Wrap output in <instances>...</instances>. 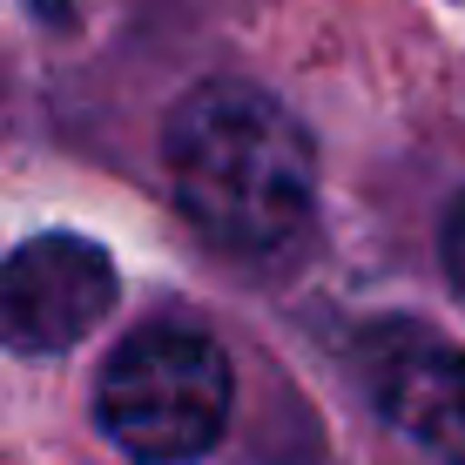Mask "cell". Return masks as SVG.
<instances>
[{
	"label": "cell",
	"instance_id": "obj_2",
	"mask_svg": "<svg viewBox=\"0 0 465 465\" xmlns=\"http://www.w3.org/2000/svg\"><path fill=\"white\" fill-rule=\"evenodd\" d=\"M94 419L135 465H189L230 425V358L203 324L155 317L102 364Z\"/></svg>",
	"mask_w": 465,
	"mask_h": 465
},
{
	"label": "cell",
	"instance_id": "obj_3",
	"mask_svg": "<svg viewBox=\"0 0 465 465\" xmlns=\"http://www.w3.org/2000/svg\"><path fill=\"white\" fill-rule=\"evenodd\" d=\"M115 311V263L88 236H35L0 263V344L21 358L74 351Z\"/></svg>",
	"mask_w": 465,
	"mask_h": 465
},
{
	"label": "cell",
	"instance_id": "obj_1",
	"mask_svg": "<svg viewBox=\"0 0 465 465\" xmlns=\"http://www.w3.org/2000/svg\"><path fill=\"white\" fill-rule=\"evenodd\" d=\"M163 163L183 216L210 243L270 256L317 210V142L256 82H203L175 102Z\"/></svg>",
	"mask_w": 465,
	"mask_h": 465
},
{
	"label": "cell",
	"instance_id": "obj_4",
	"mask_svg": "<svg viewBox=\"0 0 465 465\" xmlns=\"http://www.w3.org/2000/svg\"><path fill=\"white\" fill-rule=\"evenodd\" d=\"M358 371L398 439L439 465H465V344L425 324H378L358 344Z\"/></svg>",
	"mask_w": 465,
	"mask_h": 465
},
{
	"label": "cell",
	"instance_id": "obj_5",
	"mask_svg": "<svg viewBox=\"0 0 465 465\" xmlns=\"http://www.w3.org/2000/svg\"><path fill=\"white\" fill-rule=\"evenodd\" d=\"M439 256H445V283H452V297L465 303V196L439 223Z\"/></svg>",
	"mask_w": 465,
	"mask_h": 465
}]
</instances>
